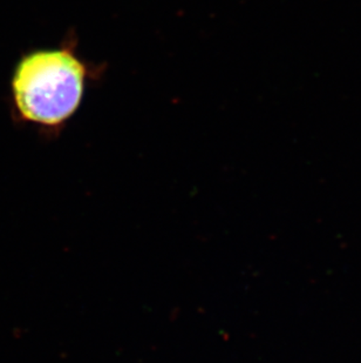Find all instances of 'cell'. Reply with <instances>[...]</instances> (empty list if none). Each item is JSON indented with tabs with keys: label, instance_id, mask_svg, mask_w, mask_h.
<instances>
[{
	"label": "cell",
	"instance_id": "cell-1",
	"mask_svg": "<svg viewBox=\"0 0 361 363\" xmlns=\"http://www.w3.org/2000/svg\"><path fill=\"white\" fill-rule=\"evenodd\" d=\"M87 66L72 48L26 55L14 73V103L25 121L57 128L78 110L85 92Z\"/></svg>",
	"mask_w": 361,
	"mask_h": 363
}]
</instances>
